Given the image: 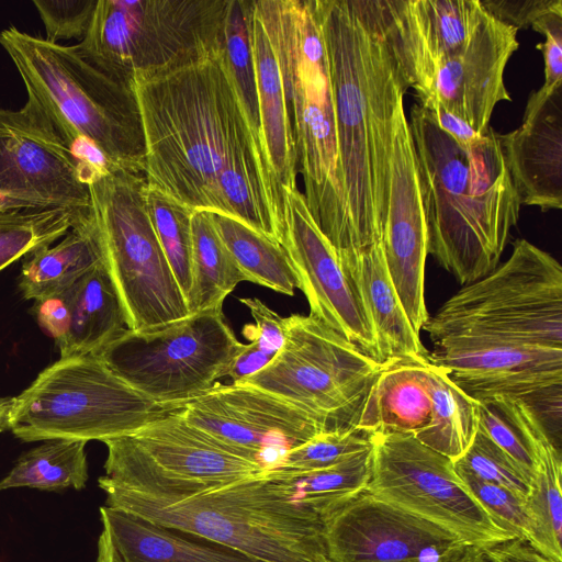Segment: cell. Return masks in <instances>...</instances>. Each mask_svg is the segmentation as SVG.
Instances as JSON below:
<instances>
[{"mask_svg": "<svg viewBox=\"0 0 562 562\" xmlns=\"http://www.w3.org/2000/svg\"><path fill=\"white\" fill-rule=\"evenodd\" d=\"M252 0H229L224 26V54L248 121L261 140L259 103L251 44Z\"/></svg>", "mask_w": 562, "mask_h": 562, "instance_id": "cell-36", "label": "cell"}, {"mask_svg": "<svg viewBox=\"0 0 562 562\" xmlns=\"http://www.w3.org/2000/svg\"><path fill=\"white\" fill-rule=\"evenodd\" d=\"M366 491L486 549L515 537L499 527L457 475L453 461L412 435L375 434Z\"/></svg>", "mask_w": 562, "mask_h": 562, "instance_id": "cell-14", "label": "cell"}, {"mask_svg": "<svg viewBox=\"0 0 562 562\" xmlns=\"http://www.w3.org/2000/svg\"><path fill=\"white\" fill-rule=\"evenodd\" d=\"M229 0H98L83 38L88 60L120 79L177 67L224 48Z\"/></svg>", "mask_w": 562, "mask_h": 562, "instance_id": "cell-9", "label": "cell"}, {"mask_svg": "<svg viewBox=\"0 0 562 562\" xmlns=\"http://www.w3.org/2000/svg\"><path fill=\"white\" fill-rule=\"evenodd\" d=\"M86 441L50 439L20 456L0 481V492L32 487L48 492L81 490L88 481Z\"/></svg>", "mask_w": 562, "mask_h": 562, "instance_id": "cell-34", "label": "cell"}, {"mask_svg": "<svg viewBox=\"0 0 562 562\" xmlns=\"http://www.w3.org/2000/svg\"><path fill=\"white\" fill-rule=\"evenodd\" d=\"M279 244L284 249L310 315L379 363H385L374 329L336 251L312 216L299 187H280Z\"/></svg>", "mask_w": 562, "mask_h": 562, "instance_id": "cell-16", "label": "cell"}, {"mask_svg": "<svg viewBox=\"0 0 562 562\" xmlns=\"http://www.w3.org/2000/svg\"><path fill=\"white\" fill-rule=\"evenodd\" d=\"M272 359L251 340L249 344L244 345L240 352L234 359L228 375L234 384L243 383L261 371Z\"/></svg>", "mask_w": 562, "mask_h": 562, "instance_id": "cell-48", "label": "cell"}, {"mask_svg": "<svg viewBox=\"0 0 562 562\" xmlns=\"http://www.w3.org/2000/svg\"><path fill=\"white\" fill-rule=\"evenodd\" d=\"M98 0H34L48 42L86 35Z\"/></svg>", "mask_w": 562, "mask_h": 562, "instance_id": "cell-42", "label": "cell"}, {"mask_svg": "<svg viewBox=\"0 0 562 562\" xmlns=\"http://www.w3.org/2000/svg\"><path fill=\"white\" fill-rule=\"evenodd\" d=\"M211 216L218 236L247 281L294 295L296 276L279 243L226 215L211 212Z\"/></svg>", "mask_w": 562, "mask_h": 562, "instance_id": "cell-33", "label": "cell"}, {"mask_svg": "<svg viewBox=\"0 0 562 562\" xmlns=\"http://www.w3.org/2000/svg\"><path fill=\"white\" fill-rule=\"evenodd\" d=\"M380 243L400 302L419 334L429 317L425 303L427 231L404 93L392 117L387 202Z\"/></svg>", "mask_w": 562, "mask_h": 562, "instance_id": "cell-19", "label": "cell"}, {"mask_svg": "<svg viewBox=\"0 0 562 562\" xmlns=\"http://www.w3.org/2000/svg\"><path fill=\"white\" fill-rule=\"evenodd\" d=\"M15 397L11 431L26 442H103L138 431L179 407L142 395L95 355L60 358Z\"/></svg>", "mask_w": 562, "mask_h": 562, "instance_id": "cell-8", "label": "cell"}, {"mask_svg": "<svg viewBox=\"0 0 562 562\" xmlns=\"http://www.w3.org/2000/svg\"><path fill=\"white\" fill-rule=\"evenodd\" d=\"M284 344L249 384L299 406L327 431L355 427L382 368L313 316L284 318Z\"/></svg>", "mask_w": 562, "mask_h": 562, "instance_id": "cell-12", "label": "cell"}, {"mask_svg": "<svg viewBox=\"0 0 562 562\" xmlns=\"http://www.w3.org/2000/svg\"><path fill=\"white\" fill-rule=\"evenodd\" d=\"M323 562H333V561H330L329 559H326V560H324Z\"/></svg>", "mask_w": 562, "mask_h": 562, "instance_id": "cell-52", "label": "cell"}, {"mask_svg": "<svg viewBox=\"0 0 562 562\" xmlns=\"http://www.w3.org/2000/svg\"><path fill=\"white\" fill-rule=\"evenodd\" d=\"M192 284L187 295L190 314L222 310L226 296L241 281H247L218 236L211 212L193 211Z\"/></svg>", "mask_w": 562, "mask_h": 562, "instance_id": "cell-31", "label": "cell"}, {"mask_svg": "<svg viewBox=\"0 0 562 562\" xmlns=\"http://www.w3.org/2000/svg\"><path fill=\"white\" fill-rule=\"evenodd\" d=\"M415 147L427 251L460 284L499 263L519 221L520 199L496 132L462 146L418 102L407 117Z\"/></svg>", "mask_w": 562, "mask_h": 562, "instance_id": "cell-3", "label": "cell"}, {"mask_svg": "<svg viewBox=\"0 0 562 562\" xmlns=\"http://www.w3.org/2000/svg\"><path fill=\"white\" fill-rule=\"evenodd\" d=\"M177 411L138 431L103 441L108 456L99 485L181 497L266 475L260 464L192 428Z\"/></svg>", "mask_w": 562, "mask_h": 562, "instance_id": "cell-13", "label": "cell"}, {"mask_svg": "<svg viewBox=\"0 0 562 562\" xmlns=\"http://www.w3.org/2000/svg\"><path fill=\"white\" fill-rule=\"evenodd\" d=\"M313 4L334 99L347 249L364 247L381 240L392 117L400 94L409 86L393 45L384 0H313Z\"/></svg>", "mask_w": 562, "mask_h": 562, "instance_id": "cell-2", "label": "cell"}, {"mask_svg": "<svg viewBox=\"0 0 562 562\" xmlns=\"http://www.w3.org/2000/svg\"><path fill=\"white\" fill-rule=\"evenodd\" d=\"M27 93L22 110L63 145L88 176L112 168L144 173L145 139L133 81L114 77L76 45L14 26L0 31Z\"/></svg>", "mask_w": 562, "mask_h": 562, "instance_id": "cell-4", "label": "cell"}, {"mask_svg": "<svg viewBox=\"0 0 562 562\" xmlns=\"http://www.w3.org/2000/svg\"><path fill=\"white\" fill-rule=\"evenodd\" d=\"M477 428L506 452L533 481L540 462L561 454L560 443L539 415L524 401L493 396L477 402Z\"/></svg>", "mask_w": 562, "mask_h": 562, "instance_id": "cell-30", "label": "cell"}, {"mask_svg": "<svg viewBox=\"0 0 562 562\" xmlns=\"http://www.w3.org/2000/svg\"><path fill=\"white\" fill-rule=\"evenodd\" d=\"M67 291L70 323L66 336L56 345L60 358L95 355L127 329L121 299L104 261Z\"/></svg>", "mask_w": 562, "mask_h": 562, "instance_id": "cell-28", "label": "cell"}, {"mask_svg": "<svg viewBox=\"0 0 562 562\" xmlns=\"http://www.w3.org/2000/svg\"><path fill=\"white\" fill-rule=\"evenodd\" d=\"M495 19L517 30L531 27L539 18L562 12V0H480Z\"/></svg>", "mask_w": 562, "mask_h": 562, "instance_id": "cell-44", "label": "cell"}, {"mask_svg": "<svg viewBox=\"0 0 562 562\" xmlns=\"http://www.w3.org/2000/svg\"><path fill=\"white\" fill-rule=\"evenodd\" d=\"M426 108L435 119L438 126L462 146L477 140L479 135L469 124L452 115L436 102L419 103Z\"/></svg>", "mask_w": 562, "mask_h": 562, "instance_id": "cell-49", "label": "cell"}, {"mask_svg": "<svg viewBox=\"0 0 562 562\" xmlns=\"http://www.w3.org/2000/svg\"><path fill=\"white\" fill-rule=\"evenodd\" d=\"M333 562H451L468 544L449 530L363 491L323 519Z\"/></svg>", "mask_w": 562, "mask_h": 562, "instance_id": "cell-18", "label": "cell"}, {"mask_svg": "<svg viewBox=\"0 0 562 562\" xmlns=\"http://www.w3.org/2000/svg\"><path fill=\"white\" fill-rule=\"evenodd\" d=\"M336 255L367 311L384 362L428 356L390 279L381 243Z\"/></svg>", "mask_w": 562, "mask_h": 562, "instance_id": "cell-26", "label": "cell"}, {"mask_svg": "<svg viewBox=\"0 0 562 562\" xmlns=\"http://www.w3.org/2000/svg\"><path fill=\"white\" fill-rule=\"evenodd\" d=\"M453 467L470 494L499 527L515 538L528 541L543 553L536 525L521 497L504 486L475 476L454 463Z\"/></svg>", "mask_w": 562, "mask_h": 562, "instance_id": "cell-40", "label": "cell"}, {"mask_svg": "<svg viewBox=\"0 0 562 562\" xmlns=\"http://www.w3.org/2000/svg\"><path fill=\"white\" fill-rule=\"evenodd\" d=\"M177 413L192 428L267 472L277 469L290 450L327 431L314 415L243 383L216 382L204 394L180 405Z\"/></svg>", "mask_w": 562, "mask_h": 562, "instance_id": "cell-15", "label": "cell"}, {"mask_svg": "<svg viewBox=\"0 0 562 562\" xmlns=\"http://www.w3.org/2000/svg\"><path fill=\"white\" fill-rule=\"evenodd\" d=\"M100 518L95 562H263L120 508L102 506Z\"/></svg>", "mask_w": 562, "mask_h": 562, "instance_id": "cell-25", "label": "cell"}, {"mask_svg": "<svg viewBox=\"0 0 562 562\" xmlns=\"http://www.w3.org/2000/svg\"><path fill=\"white\" fill-rule=\"evenodd\" d=\"M57 207L91 211L81 168L22 109L0 108V211Z\"/></svg>", "mask_w": 562, "mask_h": 562, "instance_id": "cell-20", "label": "cell"}, {"mask_svg": "<svg viewBox=\"0 0 562 562\" xmlns=\"http://www.w3.org/2000/svg\"><path fill=\"white\" fill-rule=\"evenodd\" d=\"M562 454L546 457L538 465L530 492L526 498L527 509L536 525L543 553L562 562Z\"/></svg>", "mask_w": 562, "mask_h": 562, "instance_id": "cell-38", "label": "cell"}, {"mask_svg": "<svg viewBox=\"0 0 562 562\" xmlns=\"http://www.w3.org/2000/svg\"><path fill=\"white\" fill-rule=\"evenodd\" d=\"M496 137L521 205L562 207V82L528 98L522 122Z\"/></svg>", "mask_w": 562, "mask_h": 562, "instance_id": "cell-23", "label": "cell"}, {"mask_svg": "<svg viewBox=\"0 0 562 562\" xmlns=\"http://www.w3.org/2000/svg\"><path fill=\"white\" fill-rule=\"evenodd\" d=\"M16 397H0V432L11 430Z\"/></svg>", "mask_w": 562, "mask_h": 562, "instance_id": "cell-50", "label": "cell"}, {"mask_svg": "<svg viewBox=\"0 0 562 562\" xmlns=\"http://www.w3.org/2000/svg\"><path fill=\"white\" fill-rule=\"evenodd\" d=\"M274 46L307 207L335 251L349 247L326 49L313 0H252Z\"/></svg>", "mask_w": 562, "mask_h": 562, "instance_id": "cell-5", "label": "cell"}, {"mask_svg": "<svg viewBox=\"0 0 562 562\" xmlns=\"http://www.w3.org/2000/svg\"><path fill=\"white\" fill-rule=\"evenodd\" d=\"M99 486L106 495V506L203 537L263 562L328 559L323 520L267 473L181 497H155Z\"/></svg>", "mask_w": 562, "mask_h": 562, "instance_id": "cell-6", "label": "cell"}, {"mask_svg": "<svg viewBox=\"0 0 562 562\" xmlns=\"http://www.w3.org/2000/svg\"><path fill=\"white\" fill-rule=\"evenodd\" d=\"M451 562H490L483 550L468 546L464 551Z\"/></svg>", "mask_w": 562, "mask_h": 562, "instance_id": "cell-51", "label": "cell"}, {"mask_svg": "<svg viewBox=\"0 0 562 562\" xmlns=\"http://www.w3.org/2000/svg\"><path fill=\"white\" fill-rule=\"evenodd\" d=\"M427 359L475 402H526L553 432L561 424L562 349L460 341L435 346Z\"/></svg>", "mask_w": 562, "mask_h": 562, "instance_id": "cell-17", "label": "cell"}, {"mask_svg": "<svg viewBox=\"0 0 562 562\" xmlns=\"http://www.w3.org/2000/svg\"><path fill=\"white\" fill-rule=\"evenodd\" d=\"M483 552L490 562H557L519 538L483 549Z\"/></svg>", "mask_w": 562, "mask_h": 562, "instance_id": "cell-47", "label": "cell"}, {"mask_svg": "<svg viewBox=\"0 0 562 562\" xmlns=\"http://www.w3.org/2000/svg\"><path fill=\"white\" fill-rule=\"evenodd\" d=\"M391 36L409 88L462 52L490 13L480 0H384Z\"/></svg>", "mask_w": 562, "mask_h": 562, "instance_id": "cell-22", "label": "cell"}, {"mask_svg": "<svg viewBox=\"0 0 562 562\" xmlns=\"http://www.w3.org/2000/svg\"><path fill=\"white\" fill-rule=\"evenodd\" d=\"M101 261H104L102 240L91 207L61 241L25 257L19 289L24 299L38 301L70 288Z\"/></svg>", "mask_w": 562, "mask_h": 562, "instance_id": "cell-29", "label": "cell"}, {"mask_svg": "<svg viewBox=\"0 0 562 562\" xmlns=\"http://www.w3.org/2000/svg\"><path fill=\"white\" fill-rule=\"evenodd\" d=\"M103 260L121 299L127 328L146 330L190 315L147 207L143 172L114 169L89 184Z\"/></svg>", "mask_w": 562, "mask_h": 562, "instance_id": "cell-10", "label": "cell"}, {"mask_svg": "<svg viewBox=\"0 0 562 562\" xmlns=\"http://www.w3.org/2000/svg\"><path fill=\"white\" fill-rule=\"evenodd\" d=\"M133 88L148 187L279 243L281 188L238 98L224 48L177 67L135 72Z\"/></svg>", "mask_w": 562, "mask_h": 562, "instance_id": "cell-1", "label": "cell"}, {"mask_svg": "<svg viewBox=\"0 0 562 562\" xmlns=\"http://www.w3.org/2000/svg\"><path fill=\"white\" fill-rule=\"evenodd\" d=\"M451 380L426 357L387 361L372 385L358 426L374 434L412 435L430 446Z\"/></svg>", "mask_w": 562, "mask_h": 562, "instance_id": "cell-24", "label": "cell"}, {"mask_svg": "<svg viewBox=\"0 0 562 562\" xmlns=\"http://www.w3.org/2000/svg\"><path fill=\"white\" fill-rule=\"evenodd\" d=\"M251 44L266 155L280 187H297L295 145L272 41L251 7Z\"/></svg>", "mask_w": 562, "mask_h": 562, "instance_id": "cell-27", "label": "cell"}, {"mask_svg": "<svg viewBox=\"0 0 562 562\" xmlns=\"http://www.w3.org/2000/svg\"><path fill=\"white\" fill-rule=\"evenodd\" d=\"M146 198L154 229L187 300L192 284L191 215L193 211L148 184Z\"/></svg>", "mask_w": 562, "mask_h": 562, "instance_id": "cell-37", "label": "cell"}, {"mask_svg": "<svg viewBox=\"0 0 562 562\" xmlns=\"http://www.w3.org/2000/svg\"><path fill=\"white\" fill-rule=\"evenodd\" d=\"M33 311L41 328L56 345L67 334L70 323V301L67 289L60 293L35 301Z\"/></svg>", "mask_w": 562, "mask_h": 562, "instance_id": "cell-46", "label": "cell"}, {"mask_svg": "<svg viewBox=\"0 0 562 562\" xmlns=\"http://www.w3.org/2000/svg\"><path fill=\"white\" fill-rule=\"evenodd\" d=\"M372 447L335 465L303 473L267 474L282 484L289 495L322 520L366 491L371 476Z\"/></svg>", "mask_w": 562, "mask_h": 562, "instance_id": "cell-32", "label": "cell"}, {"mask_svg": "<svg viewBox=\"0 0 562 562\" xmlns=\"http://www.w3.org/2000/svg\"><path fill=\"white\" fill-rule=\"evenodd\" d=\"M89 212L61 207L0 211V271L21 257L50 246Z\"/></svg>", "mask_w": 562, "mask_h": 562, "instance_id": "cell-35", "label": "cell"}, {"mask_svg": "<svg viewBox=\"0 0 562 562\" xmlns=\"http://www.w3.org/2000/svg\"><path fill=\"white\" fill-rule=\"evenodd\" d=\"M423 329L434 347L472 341L562 349V267L517 239L506 261L463 285Z\"/></svg>", "mask_w": 562, "mask_h": 562, "instance_id": "cell-7", "label": "cell"}, {"mask_svg": "<svg viewBox=\"0 0 562 562\" xmlns=\"http://www.w3.org/2000/svg\"><path fill=\"white\" fill-rule=\"evenodd\" d=\"M531 29L546 36V41L537 45L544 60L542 87H554L562 82V12H551L539 18Z\"/></svg>", "mask_w": 562, "mask_h": 562, "instance_id": "cell-45", "label": "cell"}, {"mask_svg": "<svg viewBox=\"0 0 562 562\" xmlns=\"http://www.w3.org/2000/svg\"><path fill=\"white\" fill-rule=\"evenodd\" d=\"M244 345L222 310H210L146 330L127 328L95 356L142 395L180 406L228 375Z\"/></svg>", "mask_w": 562, "mask_h": 562, "instance_id": "cell-11", "label": "cell"}, {"mask_svg": "<svg viewBox=\"0 0 562 562\" xmlns=\"http://www.w3.org/2000/svg\"><path fill=\"white\" fill-rule=\"evenodd\" d=\"M248 307L255 325H247L245 334L270 357H274L284 344V317L256 297L240 299Z\"/></svg>", "mask_w": 562, "mask_h": 562, "instance_id": "cell-43", "label": "cell"}, {"mask_svg": "<svg viewBox=\"0 0 562 562\" xmlns=\"http://www.w3.org/2000/svg\"><path fill=\"white\" fill-rule=\"evenodd\" d=\"M517 32L490 14L462 52L414 88L418 103L436 102L479 135L486 134L496 104L512 101L504 71L519 47Z\"/></svg>", "mask_w": 562, "mask_h": 562, "instance_id": "cell-21", "label": "cell"}, {"mask_svg": "<svg viewBox=\"0 0 562 562\" xmlns=\"http://www.w3.org/2000/svg\"><path fill=\"white\" fill-rule=\"evenodd\" d=\"M475 476L504 486L526 501L532 480L479 428L464 453L453 461Z\"/></svg>", "mask_w": 562, "mask_h": 562, "instance_id": "cell-41", "label": "cell"}, {"mask_svg": "<svg viewBox=\"0 0 562 562\" xmlns=\"http://www.w3.org/2000/svg\"><path fill=\"white\" fill-rule=\"evenodd\" d=\"M374 432L358 425L348 429L325 431L293 448L274 470L281 473H303L335 465L370 449ZM269 472V471H268Z\"/></svg>", "mask_w": 562, "mask_h": 562, "instance_id": "cell-39", "label": "cell"}]
</instances>
